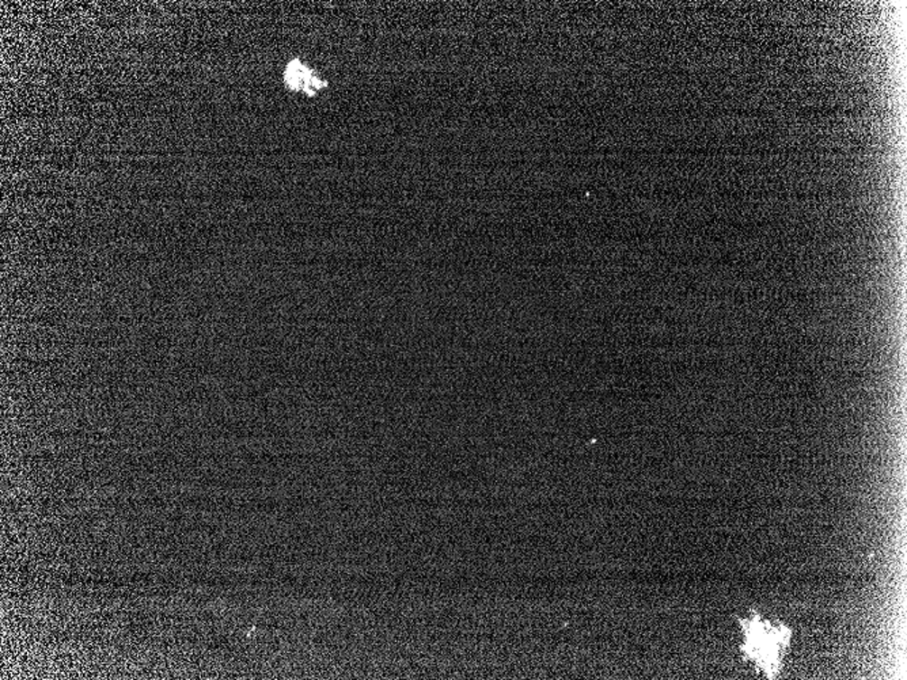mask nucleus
<instances>
[{
    "label": "nucleus",
    "instance_id": "1",
    "mask_svg": "<svg viewBox=\"0 0 907 680\" xmlns=\"http://www.w3.org/2000/svg\"><path fill=\"white\" fill-rule=\"evenodd\" d=\"M746 637L748 639V655H754V657L759 658V664L773 668V663L777 660L778 645L783 642L780 631L773 630V634L766 636L764 625L759 622H748V634L746 633Z\"/></svg>",
    "mask_w": 907,
    "mask_h": 680
},
{
    "label": "nucleus",
    "instance_id": "2",
    "mask_svg": "<svg viewBox=\"0 0 907 680\" xmlns=\"http://www.w3.org/2000/svg\"><path fill=\"white\" fill-rule=\"evenodd\" d=\"M284 82L292 91H303L308 96L316 95V91L326 87L327 83L316 77V72L306 66L299 59L289 61L284 72Z\"/></svg>",
    "mask_w": 907,
    "mask_h": 680
}]
</instances>
